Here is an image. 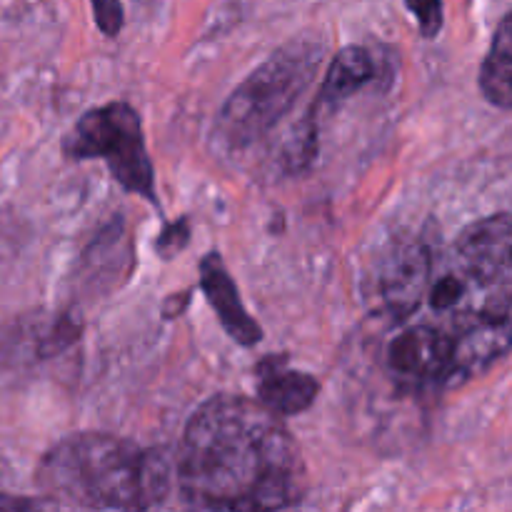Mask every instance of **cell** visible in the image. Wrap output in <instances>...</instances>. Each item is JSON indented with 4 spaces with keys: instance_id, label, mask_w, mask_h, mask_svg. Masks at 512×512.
<instances>
[{
    "instance_id": "ba28073f",
    "label": "cell",
    "mask_w": 512,
    "mask_h": 512,
    "mask_svg": "<svg viewBox=\"0 0 512 512\" xmlns=\"http://www.w3.org/2000/svg\"><path fill=\"white\" fill-rule=\"evenodd\" d=\"M200 288H203L208 303L213 305L225 333L235 343L243 345V348H255L263 340V330H260V325L245 310L238 288H235L233 278H230L218 250H210L200 260Z\"/></svg>"
},
{
    "instance_id": "9c48e42d",
    "label": "cell",
    "mask_w": 512,
    "mask_h": 512,
    "mask_svg": "<svg viewBox=\"0 0 512 512\" xmlns=\"http://www.w3.org/2000/svg\"><path fill=\"white\" fill-rule=\"evenodd\" d=\"M285 355H270L255 368L258 378V398L268 410L283 415H300L318 398V380L308 373L288 368Z\"/></svg>"
},
{
    "instance_id": "5b68a950",
    "label": "cell",
    "mask_w": 512,
    "mask_h": 512,
    "mask_svg": "<svg viewBox=\"0 0 512 512\" xmlns=\"http://www.w3.org/2000/svg\"><path fill=\"white\" fill-rule=\"evenodd\" d=\"M390 323L393 330L380 345V368L395 393L425 398L463 385L455 360V333L418 315Z\"/></svg>"
},
{
    "instance_id": "6da1fadb",
    "label": "cell",
    "mask_w": 512,
    "mask_h": 512,
    "mask_svg": "<svg viewBox=\"0 0 512 512\" xmlns=\"http://www.w3.org/2000/svg\"><path fill=\"white\" fill-rule=\"evenodd\" d=\"M173 473L183 503L200 510H283L308 490L305 460L280 415L238 395L195 410Z\"/></svg>"
},
{
    "instance_id": "8fae6325",
    "label": "cell",
    "mask_w": 512,
    "mask_h": 512,
    "mask_svg": "<svg viewBox=\"0 0 512 512\" xmlns=\"http://www.w3.org/2000/svg\"><path fill=\"white\" fill-rule=\"evenodd\" d=\"M480 90L493 105L512 110V13L495 30L480 68Z\"/></svg>"
},
{
    "instance_id": "4fadbf2b",
    "label": "cell",
    "mask_w": 512,
    "mask_h": 512,
    "mask_svg": "<svg viewBox=\"0 0 512 512\" xmlns=\"http://www.w3.org/2000/svg\"><path fill=\"white\" fill-rule=\"evenodd\" d=\"M190 240V220L188 218H180L175 223H168L163 228V233L158 235L155 240V248L163 258H170V255H178L180 250L188 245Z\"/></svg>"
},
{
    "instance_id": "7a4b0ae2",
    "label": "cell",
    "mask_w": 512,
    "mask_h": 512,
    "mask_svg": "<svg viewBox=\"0 0 512 512\" xmlns=\"http://www.w3.org/2000/svg\"><path fill=\"white\" fill-rule=\"evenodd\" d=\"M175 473L158 450L108 433H78L45 453L38 485L55 505L148 510L163 503Z\"/></svg>"
},
{
    "instance_id": "5bb4252c",
    "label": "cell",
    "mask_w": 512,
    "mask_h": 512,
    "mask_svg": "<svg viewBox=\"0 0 512 512\" xmlns=\"http://www.w3.org/2000/svg\"><path fill=\"white\" fill-rule=\"evenodd\" d=\"M93 13L100 33H105L108 38H115L123 30V5H120V0H93Z\"/></svg>"
},
{
    "instance_id": "3957f363",
    "label": "cell",
    "mask_w": 512,
    "mask_h": 512,
    "mask_svg": "<svg viewBox=\"0 0 512 512\" xmlns=\"http://www.w3.org/2000/svg\"><path fill=\"white\" fill-rule=\"evenodd\" d=\"M323 60V45L293 40L275 50L233 90L215 118V138L230 150H245L268 135L295 100L310 88Z\"/></svg>"
},
{
    "instance_id": "52a82bcc",
    "label": "cell",
    "mask_w": 512,
    "mask_h": 512,
    "mask_svg": "<svg viewBox=\"0 0 512 512\" xmlns=\"http://www.w3.org/2000/svg\"><path fill=\"white\" fill-rule=\"evenodd\" d=\"M433 250L435 245L420 235L400 245L383 265V273L378 275V300L380 313L388 315V320H408L420 313L433 265Z\"/></svg>"
},
{
    "instance_id": "30bf717a",
    "label": "cell",
    "mask_w": 512,
    "mask_h": 512,
    "mask_svg": "<svg viewBox=\"0 0 512 512\" xmlns=\"http://www.w3.org/2000/svg\"><path fill=\"white\" fill-rule=\"evenodd\" d=\"M380 73H383V65L373 48H365V45L343 48L325 73L320 95L313 105V115L323 113V110H335L340 103L353 98L358 90L373 85Z\"/></svg>"
},
{
    "instance_id": "277c9868",
    "label": "cell",
    "mask_w": 512,
    "mask_h": 512,
    "mask_svg": "<svg viewBox=\"0 0 512 512\" xmlns=\"http://www.w3.org/2000/svg\"><path fill=\"white\" fill-rule=\"evenodd\" d=\"M63 150L73 160H103L125 190L158 205L153 163L145 148L140 115L133 105L118 100L83 113L65 135Z\"/></svg>"
},
{
    "instance_id": "8992f818",
    "label": "cell",
    "mask_w": 512,
    "mask_h": 512,
    "mask_svg": "<svg viewBox=\"0 0 512 512\" xmlns=\"http://www.w3.org/2000/svg\"><path fill=\"white\" fill-rule=\"evenodd\" d=\"M448 253L485 298L512 315V215L475 220L455 238Z\"/></svg>"
},
{
    "instance_id": "7c38bea8",
    "label": "cell",
    "mask_w": 512,
    "mask_h": 512,
    "mask_svg": "<svg viewBox=\"0 0 512 512\" xmlns=\"http://www.w3.org/2000/svg\"><path fill=\"white\" fill-rule=\"evenodd\" d=\"M410 13L418 18L420 33L425 38H435L443 28V0H405Z\"/></svg>"
},
{
    "instance_id": "9a60e30c",
    "label": "cell",
    "mask_w": 512,
    "mask_h": 512,
    "mask_svg": "<svg viewBox=\"0 0 512 512\" xmlns=\"http://www.w3.org/2000/svg\"><path fill=\"white\" fill-rule=\"evenodd\" d=\"M23 508H40L35 500H13L0 490V510H23Z\"/></svg>"
}]
</instances>
